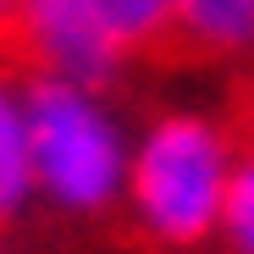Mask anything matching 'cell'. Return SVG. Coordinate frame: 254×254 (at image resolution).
<instances>
[{
  "instance_id": "obj_7",
  "label": "cell",
  "mask_w": 254,
  "mask_h": 254,
  "mask_svg": "<svg viewBox=\"0 0 254 254\" xmlns=\"http://www.w3.org/2000/svg\"><path fill=\"white\" fill-rule=\"evenodd\" d=\"M216 254H254V138L238 149V166H232L221 227H216Z\"/></svg>"
},
{
  "instance_id": "obj_10",
  "label": "cell",
  "mask_w": 254,
  "mask_h": 254,
  "mask_svg": "<svg viewBox=\"0 0 254 254\" xmlns=\"http://www.w3.org/2000/svg\"><path fill=\"white\" fill-rule=\"evenodd\" d=\"M11 6H17V0H0V28H6V17H11Z\"/></svg>"
},
{
  "instance_id": "obj_2",
  "label": "cell",
  "mask_w": 254,
  "mask_h": 254,
  "mask_svg": "<svg viewBox=\"0 0 254 254\" xmlns=\"http://www.w3.org/2000/svg\"><path fill=\"white\" fill-rule=\"evenodd\" d=\"M22 105H28L33 204L66 227L116 221L127 149H133V122H127L116 89L22 72Z\"/></svg>"
},
{
  "instance_id": "obj_5",
  "label": "cell",
  "mask_w": 254,
  "mask_h": 254,
  "mask_svg": "<svg viewBox=\"0 0 254 254\" xmlns=\"http://www.w3.org/2000/svg\"><path fill=\"white\" fill-rule=\"evenodd\" d=\"M33 166H28V105L22 66L0 61V232H17L33 216Z\"/></svg>"
},
{
  "instance_id": "obj_3",
  "label": "cell",
  "mask_w": 254,
  "mask_h": 254,
  "mask_svg": "<svg viewBox=\"0 0 254 254\" xmlns=\"http://www.w3.org/2000/svg\"><path fill=\"white\" fill-rule=\"evenodd\" d=\"M0 45L11 50V66L33 77H66L89 89H116L133 72V61L94 28L77 0H17L0 28Z\"/></svg>"
},
{
  "instance_id": "obj_8",
  "label": "cell",
  "mask_w": 254,
  "mask_h": 254,
  "mask_svg": "<svg viewBox=\"0 0 254 254\" xmlns=\"http://www.w3.org/2000/svg\"><path fill=\"white\" fill-rule=\"evenodd\" d=\"M243 127H249V138H254V83H249V100H243Z\"/></svg>"
},
{
  "instance_id": "obj_9",
  "label": "cell",
  "mask_w": 254,
  "mask_h": 254,
  "mask_svg": "<svg viewBox=\"0 0 254 254\" xmlns=\"http://www.w3.org/2000/svg\"><path fill=\"white\" fill-rule=\"evenodd\" d=\"M0 254H22V249H17V243H11L6 232H0Z\"/></svg>"
},
{
  "instance_id": "obj_4",
  "label": "cell",
  "mask_w": 254,
  "mask_h": 254,
  "mask_svg": "<svg viewBox=\"0 0 254 254\" xmlns=\"http://www.w3.org/2000/svg\"><path fill=\"white\" fill-rule=\"evenodd\" d=\"M166 50L199 66L254 61V0H166Z\"/></svg>"
},
{
  "instance_id": "obj_6",
  "label": "cell",
  "mask_w": 254,
  "mask_h": 254,
  "mask_svg": "<svg viewBox=\"0 0 254 254\" xmlns=\"http://www.w3.org/2000/svg\"><path fill=\"white\" fill-rule=\"evenodd\" d=\"M77 6L133 66L166 56V0H77Z\"/></svg>"
},
{
  "instance_id": "obj_1",
  "label": "cell",
  "mask_w": 254,
  "mask_h": 254,
  "mask_svg": "<svg viewBox=\"0 0 254 254\" xmlns=\"http://www.w3.org/2000/svg\"><path fill=\"white\" fill-rule=\"evenodd\" d=\"M238 122L204 105H160L133 127L122 221L149 254H210L227 183L238 166Z\"/></svg>"
}]
</instances>
